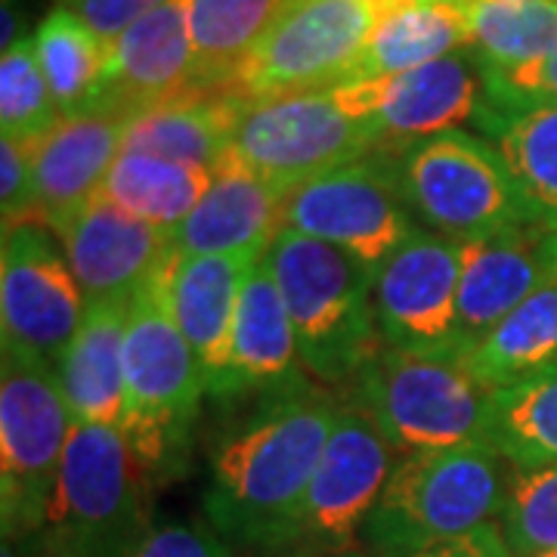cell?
Listing matches in <instances>:
<instances>
[{
    "label": "cell",
    "mask_w": 557,
    "mask_h": 557,
    "mask_svg": "<svg viewBox=\"0 0 557 557\" xmlns=\"http://www.w3.org/2000/svg\"><path fill=\"white\" fill-rule=\"evenodd\" d=\"M335 418V403L292 394L220 440L205 493V518L220 536L248 548L295 542L298 515Z\"/></svg>",
    "instance_id": "cell-1"
},
{
    "label": "cell",
    "mask_w": 557,
    "mask_h": 557,
    "mask_svg": "<svg viewBox=\"0 0 557 557\" xmlns=\"http://www.w3.org/2000/svg\"><path fill=\"white\" fill-rule=\"evenodd\" d=\"M124 387L127 403L121 434L164 486L183 474L193 424L199 418L201 397L208 394L196 350L171 307V260L131 300Z\"/></svg>",
    "instance_id": "cell-2"
},
{
    "label": "cell",
    "mask_w": 557,
    "mask_h": 557,
    "mask_svg": "<svg viewBox=\"0 0 557 557\" xmlns=\"http://www.w3.org/2000/svg\"><path fill=\"white\" fill-rule=\"evenodd\" d=\"M267 267L285 298L300 366L322 384H347L384 347L375 319V273L329 242L282 230Z\"/></svg>",
    "instance_id": "cell-3"
},
{
    "label": "cell",
    "mask_w": 557,
    "mask_h": 557,
    "mask_svg": "<svg viewBox=\"0 0 557 557\" xmlns=\"http://www.w3.org/2000/svg\"><path fill=\"white\" fill-rule=\"evenodd\" d=\"M508 461L490 446L409 453L397 461L359 542L375 557H412L498 518Z\"/></svg>",
    "instance_id": "cell-4"
},
{
    "label": "cell",
    "mask_w": 557,
    "mask_h": 557,
    "mask_svg": "<svg viewBox=\"0 0 557 557\" xmlns=\"http://www.w3.org/2000/svg\"><path fill=\"white\" fill-rule=\"evenodd\" d=\"M379 106L381 78L242 102L233 149L288 189L381 146Z\"/></svg>",
    "instance_id": "cell-5"
},
{
    "label": "cell",
    "mask_w": 557,
    "mask_h": 557,
    "mask_svg": "<svg viewBox=\"0 0 557 557\" xmlns=\"http://www.w3.org/2000/svg\"><path fill=\"white\" fill-rule=\"evenodd\" d=\"M0 354V527L3 539H28L50 523L75 416L53 362L20 344Z\"/></svg>",
    "instance_id": "cell-6"
},
{
    "label": "cell",
    "mask_w": 557,
    "mask_h": 557,
    "mask_svg": "<svg viewBox=\"0 0 557 557\" xmlns=\"http://www.w3.org/2000/svg\"><path fill=\"white\" fill-rule=\"evenodd\" d=\"M161 480L115 424L75 421L50 505V530L87 557H131L152 533Z\"/></svg>",
    "instance_id": "cell-7"
},
{
    "label": "cell",
    "mask_w": 557,
    "mask_h": 557,
    "mask_svg": "<svg viewBox=\"0 0 557 557\" xmlns=\"http://www.w3.org/2000/svg\"><path fill=\"white\" fill-rule=\"evenodd\" d=\"M354 384L359 406L403 456L486 446L493 391L461 359L384 344Z\"/></svg>",
    "instance_id": "cell-8"
},
{
    "label": "cell",
    "mask_w": 557,
    "mask_h": 557,
    "mask_svg": "<svg viewBox=\"0 0 557 557\" xmlns=\"http://www.w3.org/2000/svg\"><path fill=\"white\" fill-rule=\"evenodd\" d=\"M394 174L412 214L446 239H486L536 226L496 143L461 131L418 139L403 149Z\"/></svg>",
    "instance_id": "cell-9"
},
{
    "label": "cell",
    "mask_w": 557,
    "mask_h": 557,
    "mask_svg": "<svg viewBox=\"0 0 557 557\" xmlns=\"http://www.w3.org/2000/svg\"><path fill=\"white\" fill-rule=\"evenodd\" d=\"M403 3L409 0H295L223 94L251 102L354 81L375 25Z\"/></svg>",
    "instance_id": "cell-10"
},
{
    "label": "cell",
    "mask_w": 557,
    "mask_h": 557,
    "mask_svg": "<svg viewBox=\"0 0 557 557\" xmlns=\"http://www.w3.org/2000/svg\"><path fill=\"white\" fill-rule=\"evenodd\" d=\"M282 230L329 242L379 273L416 236V214L403 199L394 164L369 156L285 189Z\"/></svg>",
    "instance_id": "cell-11"
},
{
    "label": "cell",
    "mask_w": 557,
    "mask_h": 557,
    "mask_svg": "<svg viewBox=\"0 0 557 557\" xmlns=\"http://www.w3.org/2000/svg\"><path fill=\"white\" fill-rule=\"evenodd\" d=\"M394 453L391 440L359 403L338 406L335 428L298 515L295 542L344 548L359 539L362 523L397 468Z\"/></svg>",
    "instance_id": "cell-12"
},
{
    "label": "cell",
    "mask_w": 557,
    "mask_h": 557,
    "mask_svg": "<svg viewBox=\"0 0 557 557\" xmlns=\"http://www.w3.org/2000/svg\"><path fill=\"white\" fill-rule=\"evenodd\" d=\"M87 295L69 260L38 223L3 230L0 248V335L47 362L75 338Z\"/></svg>",
    "instance_id": "cell-13"
},
{
    "label": "cell",
    "mask_w": 557,
    "mask_h": 557,
    "mask_svg": "<svg viewBox=\"0 0 557 557\" xmlns=\"http://www.w3.org/2000/svg\"><path fill=\"white\" fill-rule=\"evenodd\" d=\"M461 245L418 230L375 273V319L387 347L456 357Z\"/></svg>",
    "instance_id": "cell-14"
},
{
    "label": "cell",
    "mask_w": 557,
    "mask_h": 557,
    "mask_svg": "<svg viewBox=\"0 0 557 557\" xmlns=\"http://www.w3.org/2000/svg\"><path fill=\"white\" fill-rule=\"evenodd\" d=\"M87 300H134L174 255V233L94 196L50 223Z\"/></svg>",
    "instance_id": "cell-15"
},
{
    "label": "cell",
    "mask_w": 557,
    "mask_h": 557,
    "mask_svg": "<svg viewBox=\"0 0 557 557\" xmlns=\"http://www.w3.org/2000/svg\"><path fill=\"white\" fill-rule=\"evenodd\" d=\"M196 87L189 0H168L109 44L94 102L115 106L134 119L137 112L177 100Z\"/></svg>",
    "instance_id": "cell-16"
},
{
    "label": "cell",
    "mask_w": 557,
    "mask_h": 557,
    "mask_svg": "<svg viewBox=\"0 0 557 557\" xmlns=\"http://www.w3.org/2000/svg\"><path fill=\"white\" fill-rule=\"evenodd\" d=\"M131 115L106 102H90L75 112H62L50 131L32 146L38 180L40 223H53L94 199L124 152Z\"/></svg>",
    "instance_id": "cell-17"
},
{
    "label": "cell",
    "mask_w": 557,
    "mask_h": 557,
    "mask_svg": "<svg viewBox=\"0 0 557 557\" xmlns=\"http://www.w3.org/2000/svg\"><path fill=\"white\" fill-rule=\"evenodd\" d=\"M285 189L230 149L199 208L174 233L180 255H267L282 233Z\"/></svg>",
    "instance_id": "cell-18"
},
{
    "label": "cell",
    "mask_w": 557,
    "mask_h": 557,
    "mask_svg": "<svg viewBox=\"0 0 557 557\" xmlns=\"http://www.w3.org/2000/svg\"><path fill=\"white\" fill-rule=\"evenodd\" d=\"M545 233L520 226L486 239L461 245V278H458V332L456 359L486 338L502 319L518 310L523 300L552 278L542 255Z\"/></svg>",
    "instance_id": "cell-19"
},
{
    "label": "cell",
    "mask_w": 557,
    "mask_h": 557,
    "mask_svg": "<svg viewBox=\"0 0 557 557\" xmlns=\"http://www.w3.org/2000/svg\"><path fill=\"white\" fill-rule=\"evenodd\" d=\"M298 338L285 298L267 260L260 258L242 285L230 341L214 381L211 397H236L245 391L300 384Z\"/></svg>",
    "instance_id": "cell-20"
},
{
    "label": "cell",
    "mask_w": 557,
    "mask_h": 557,
    "mask_svg": "<svg viewBox=\"0 0 557 557\" xmlns=\"http://www.w3.org/2000/svg\"><path fill=\"white\" fill-rule=\"evenodd\" d=\"M486 100L483 69L461 53L381 78V143H418L458 131Z\"/></svg>",
    "instance_id": "cell-21"
},
{
    "label": "cell",
    "mask_w": 557,
    "mask_h": 557,
    "mask_svg": "<svg viewBox=\"0 0 557 557\" xmlns=\"http://www.w3.org/2000/svg\"><path fill=\"white\" fill-rule=\"evenodd\" d=\"M131 300H87L75 338L53 362L75 421L115 424L124 418V332Z\"/></svg>",
    "instance_id": "cell-22"
},
{
    "label": "cell",
    "mask_w": 557,
    "mask_h": 557,
    "mask_svg": "<svg viewBox=\"0 0 557 557\" xmlns=\"http://www.w3.org/2000/svg\"><path fill=\"white\" fill-rule=\"evenodd\" d=\"M263 255H180L171 258V307L196 350L205 391L220 372L242 285Z\"/></svg>",
    "instance_id": "cell-23"
},
{
    "label": "cell",
    "mask_w": 557,
    "mask_h": 557,
    "mask_svg": "<svg viewBox=\"0 0 557 557\" xmlns=\"http://www.w3.org/2000/svg\"><path fill=\"white\" fill-rule=\"evenodd\" d=\"M239 109L242 100L236 97L196 87L177 100L137 112L127 124L124 149L214 171V164L233 149Z\"/></svg>",
    "instance_id": "cell-24"
},
{
    "label": "cell",
    "mask_w": 557,
    "mask_h": 557,
    "mask_svg": "<svg viewBox=\"0 0 557 557\" xmlns=\"http://www.w3.org/2000/svg\"><path fill=\"white\" fill-rule=\"evenodd\" d=\"M465 47H471L468 3L409 0L375 25L354 81L399 75L443 57H453Z\"/></svg>",
    "instance_id": "cell-25"
},
{
    "label": "cell",
    "mask_w": 557,
    "mask_h": 557,
    "mask_svg": "<svg viewBox=\"0 0 557 557\" xmlns=\"http://www.w3.org/2000/svg\"><path fill=\"white\" fill-rule=\"evenodd\" d=\"M458 359L490 391L552 366L557 359V276L542 282L518 310Z\"/></svg>",
    "instance_id": "cell-26"
},
{
    "label": "cell",
    "mask_w": 557,
    "mask_h": 557,
    "mask_svg": "<svg viewBox=\"0 0 557 557\" xmlns=\"http://www.w3.org/2000/svg\"><path fill=\"white\" fill-rule=\"evenodd\" d=\"M211 186V171L124 149L102 183L100 196L159 230L177 233Z\"/></svg>",
    "instance_id": "cell-27"
},
{
    "label": "cell",
    "mask_w": 557,
    "mask_h": 557,
    "mask_svg": "<svg viewBox=\"0 0 557 557\" xmlns=\"http://www.w3.org/2000/svg\"><path fill=\"white\" fill-rule=\"evenodd\" d=\"M295 0H189L196 84L223 90Z\"/></svg>",
    "instance_id": "cell-28"
},
{
    "label": "cell",
    "mask_w": 557,
    "mask_h": 557,
    "mask_svg": "<svg viewBox=\"0 0 557 557\" xmlns=\"http://www.w3.org/2000/svg\"><path fill=\"white\" fill-rule=\"evenodd\" d=\"M486 446L511 468L557 461V359L527 379L493 391Z\"/></svg>",
    "instance_id": "cell-29"
},
{
    "label": "cell",
    "mask_w": 557,
    "mask_h": 557,
    "mask_svg": "<svg viewBox=\"0 0 557 557\" xmlns=\"http://www.w3.org/2000/svg\"><path fill=\"white\" fill-rule=\"evenodd\" d=\"M468 13L480 69H515L557 47V0H471Z\"/></svg>",
    "instance_id": "cell-30"
},
{
    "label": "cell",
    "mask_w": 557,
    "mask_h": 557,
    "mask_svg": "<svg viewBox=\"0 0 557 557\" xmlns=\"http://www.w3.org/2000/svg\"><path fill=\"white\" fill-rule=\"evenodd\" d=\"M35 50L60 112H75L97 100L109 47L75 10L53 7L35 32Z\"/></svg>",
    "instance_id": "cell-31"
},
{
    "label": "cell",
    "mask_w": 557,
    "mask_h": 557,
    "mask_svg": "<svg viewBox=\"0 0 557 557\" xmlns=\"http://www.w3.org/2000/svg\"><path fill=\"white\" fill-rule=\"evenodd\" d=\"M496 149L508 161L530 218L542 233L557 230V106H536L496 127Z\"/></svg>",
    "instance_id": "cell-32"
},
{
    "label": "cell",
    "mask_w": 557,
    "mask_h": 557,
    "mask_svg": "<svg viewBox=\"0 0 557 557\" xmlns=\"http://www.w3.org/2000/svg\"><path fill=\"white\" fill-rule=\"evenodd\" d=\"M60 115V106L40 69L35 38H22L7 47L0 57V137L35 143Z\"/></svg>",
    "instance_id": "cell-33"
},
{
    "label": "cell",
    "mask_w": 557,
    "mask_h": 557,
    "mask_svg": "<svg viewBox=\"0 0 557 557\" xmlns=\"http://www.w3.org/2000/svg\"><path fill=\"white\" fill-rule=\"evenodd\" d=\"M496 520L515 557L557 548V461L539 468H511L508 496Z\"/></svg>",
    "instance_id": "cell-34"
},
{
    "label": "cell",
    "mask_w": 557,
    "mask_h": 557,
    "mask_svg": "<svg viewBox=\"0 0 557 557\" xmlns=\"http://www.w3.org/2000/svg\"><path fill=\"white\" fill-rule=\"evenodd\" d=\"M483 84L486 100L496 109L493 127L527 109L557 106V47L552 53L515 69H483Z\"/></svg>",
    "instance_id": "cell-35"
},
{
    "label": "cell",
    "mask_w": 557,
    "mask_h": 557,
    "mask_svg": "<svg viewBox=\"0 0 557 557\" xmlns=\"http://www.w3.org/2000/svg\"><path fill=\"white\" fill-rule=\"evenodd\" d=\"M0 211L3 230L40 220L32 146L13 137H0Z\"/></svg>",
    "instance_id": "cell-36"
},
{
    "label": "cell",
    "mask_w": 557,
    "mask_h": 557,
    "mask_svg": "<svg viewBox=\"0 0 557 557\" xmlns=\"http://www.w3.org/2000/svg\"><path fill=\"white\" fill-rule=\"evenodd\" d=\"M131 557H233V552L211 523H159Z\"/></svg>",
    "instance_id": "cell-37"
},
{
    "label": "cell",
    "mask_w": 557,
    "mask_h": 557,
    "mask_svg": "<svg viewBox=\"0 0 557 557\" xmlns=\"http://www.w3.org/2000/svg\"><path fill=\"white\" fill-rule=\"evenodd\" d=\"M164 3L168 0H65V7L75 10L81 20L100 35L106 47L112 40H119L134 22L149 16L152 10H159Z\"/></svg>",
    "instance_id": "cell-38"
},
{
    "label": "cell",
    "mask_w": 557,
    "mask_h": 557,
    "mask_svg": "<svg viewBox=\"0 0 557 557\" xmlns=\"http://www.w3.org/2000/svg\"><path fill=\"white\" fill-rule=\"evenodd\" d=\"M412 557H515V552L505 542V533H502L498 520H490V523H483V527L465 533V536L440 542L434 548Z\"/></svg>",
    "instance_id": "cell-39"
},
{
    "label": "cell",
    "mask_w": 557,
    "mask_h": 557,
    "mask_svg": "<svg viewBox=\"0 0 557 557\" xmlns=\"http://www.w3.org/2000/svg\"><path fill=\"white\" fill-rule=\"evenodd\" d=\"M32 557H87L81 552L78 545H72L69 539L60 536V533H53L50 527L38 533V536H32Z\"/></svg>",
    "instance_id": "cell-40"
},
{
    "label": "cell",
    "mask_w": 557,
    "mask_h": 557,
    "mask_svg": "<svg viewBox=\"0 0 557 557\" xmlns=\"http://www.w3.org/2000/svg\"><path fill=\"white\" fill-rule=\"evenodd\" d=\"M20 38V20H16V13H13V7H10V0H3V50L7 47H13Z\"/></svg>",
    "instance_id": "cell-41"
},
{
    "label": "cell",
    "mask_w": 557,
    "mask_h": 557,
    "mask_svg": "<svg viewBox=\"0 0 557 557\" xmlns=\"http://www.w3.org/2000/svg\"><path fill=\"white\" fill-rule=\"evenodd\" d=\"M542 255H545V263H548L552 276H557V230L555 233H545V239H542Z\"/></svg>",
    "instance_id": "cell-42"
},
{
    "label": "cell",
    "mask_w": 557,
    "mask_h": 557,
    "mask_svg": "<svg viewBox=\"0 0 557 557\" xmlns=\"http://www.w3.org/2000/svg\"><path fill=\"white\" fill-rule=\"evenodd\" d=\"M533 557H557V548H548V552H542V555H533Z\"/></svg>",
    "instance_id": "cell-43"
},
{
    "label": "cell",
    "mask_w": 557,
    "mask_h": 557,
    "mask_svg": "<svg viewBox=\"0 0 557 557\" xmlns=\"http://www.w3.org/2000/svg\"><path fill=\"white\" fill-rule=\"evenodd\" d=\"M453 3H471V0H453Z\"/></svg>",
    "instance_id": "cell-44"
}]
</instances>
